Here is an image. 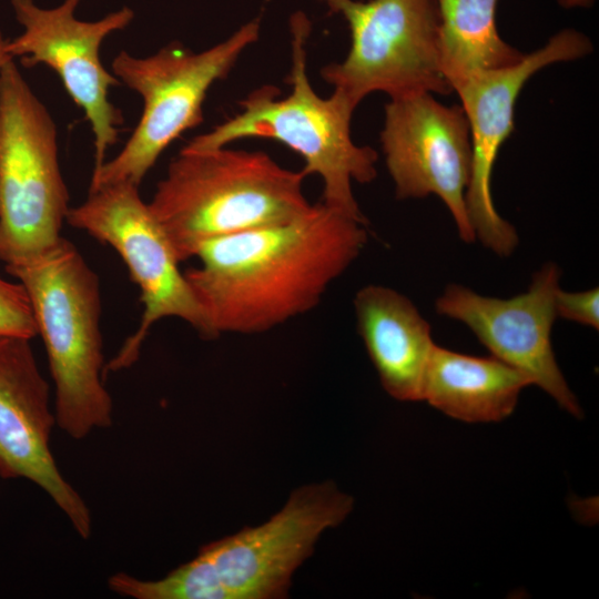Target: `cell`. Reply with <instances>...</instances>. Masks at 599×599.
<instances>
[{
	"label": "cell",
	"mask_w": 599,
	"mask_h": 599,
	"mask_svg": "<svg viewBox=\"0 0 599 599\" xmlns=\"http://www.w3.org/2000/svg\"><path fill=\"white\" fill-rule=\"evenodd\" d=\"M564 8L590 7L595 0H557Z\"/></svg>",
	"instance_id": "obj_20"
},
{
	"label": "cell",
	"mask_w": 599,
	"mask_h": 599,
	"mask_svg": "<svg viewBox=\"0 0 599 599\" xmlns=\"http://www.w3.org/2000/svg\"><path fill=\"white\" fill-rule=\"evenodd\" d=\"M306 176L263 151L184 146L148 204L183 262L206 241L303 214L312 205Z\"/></svg>",
	"instance_id": "obj_3"
},
{
	"label": "cell",
	"mask_w": 599,
	"mask_h": 599,
	"mask_svg": "<svg viewBox=\"0 0 599 599\" xmlns=\"http://www.w3.org/2000/svg\"><path fill=\"white\" fill-rule=\"evenodd\" d=\"M598 287L581 292H566L559 287L556 292L555 309L557 317L598 329Z\"/></svg>",
	"instance_id": "obj_19"
},
{
	"label": "cell",
	"mask_w": 599,
	"mask_h": 599,
	"mask_svg": "<svg viewBox=\"0 0 599 599\" xmlns=\"http://www.w3.org/2000/svg\"><path fill=\"white\" fill-rule=\"evenodd\" d=\"M321 1L351 34L345 59L324 65L321 77L356 106L374 92L390 100L453 92L441 69L435 0Z\"/></svg>",
	"instance_id": "obj_7"
},
{
	"label": "cell",
	"mask_w": 599,
	"mask_h": 599,
	"mask_svg": "<svg viewBox=\"0 0 599 599\" xmlns=\"http://www.w3.org/2000/svg\"><path fill=\"white\" fill-rule=\"evenodd\" d=\"M65 222L113 247L141 292L143 313L136 331L126 338L104 373L131 366L152 326L163 318H179L203 338L212 339L181 263L139 185L120 182L89 190L81 204L70 207Z\"/></svg>",
	"instance_id": "obj_8"
},
{
	"label": "cell",
	"mask_w": 599,
	"mask_h": 599,
	"mask_svg": "<svg viewBox=\"0 0 599 599\" xmlns=\"http://www.w3.org/2000/svg\"><path fill=\"white\" fill-rule=\"evenodd\" d=\"M592 50L588 37L565 29L516 64L475 72L454 90L461 101L470 132L471 171L465 195L467 215L476 240L498 256L511 255L519 242L516 229L499 215L491 196L493 167L500 146L514 131L516 100L525 83L539 70L583 58Z\"/></svg>",
	"instance_id": "obj_11"
},
{
	"label": "cell",
	"mask_w": 599,
	"mask_h": 599,
	"mask_svg": "<svg viewBox=\"0 0 599 599\" xmlns=\"http://www.w3.org/2000/svg\"><path fill=\"white\" fill-rule=\"evenodd\" d=\"M353 498L334 483L296 489L271 519L204 545L224 599H275L288 593L294 571L319 536L351 512Z\"/></svg>",
	"instance_id": "obj_10"
},
{
	"label": "cell",
	"mask_w": 599,
	"mask_h": 599,
	"mask_svg": "<svg viewBox=\"0 0 599 599\" xmlns=\"http://www.w3.org/2000/svg\"><path fill=\"white\" fill-rule=\"evenodd\" d=\"M69 201L55 122L10 59L0 68V261L53 246Z\"/></svg>",
	"instance_id": "obj_6"
},
{
	"label": "cell",
	"mask_w": 599,
	"mask_h": 599,
	"mask_svg": "<svg viewBox=\"0 0 599 599\" xmlns=\"http://www.w3.org/2000/svg\"><path fill=\"white\" fill-rule=\"evenodd\" d=\"M380 144L396 197L437 195L450 212L459 237L475 242L465 202L471 143L463 108L444 105L430 93L389 100Z\"/></svg>",
	"instance_id": "obj_12"
},
{
	"label": "cell",
	"mask_w": 599,
	"mask_h": 599,
	"mask_svg": "<svg viewBox=\"0 0 599 599\" xmlns=\"http://www.w3.org/2000/svg\"><path fill=\"white\" fill-rule=\"evenodd\" d=\"M440 26V61L455 88L475 72L516 64L524 58L498 33V0H435Z\"/></svg>",
	"instance_id": "obj_17"
},
{
	"label": "cell",
	"mask_w": 599,
	"mask_h": 599,
	"mask_svg": "<svg viewBox=\"0 0 599 599\" xmlns=\"http://www.w3.org/2000/svg\"><path fill=\"white\" fill-rule=\"evenodd\" d=\"M530 378L498 358L457 353L435 344L422 385V400L466 423L507 418Z\"/></svg>",
	"instance_id": "obj_16"
},
{
	"label": "cell",
	"mask_w": 599,
	"mask_h": 599,
	"mask_svg": "<svg viewBox=\"0 0 599 599\" xmlns=\"http://www.w3.org/2000/svg\"><path fill=\"white\" fill-rule=\"evenodd\" d=\"M561 271L556 263L534 273L526 292L510 298L480 295L449 284L435 302L439 315L465 324L491 356L527 375L534 385L580 418L582 410L555 357L551 329Z\"/></svg>",
	"instance_id": "obj_13"
},
{
	"label": "cell",
	"mask_w": 599,
	"mask_h": 599,
	"mask_svg": "<svg viewBox=\"0 0 599 599\" xmlns=\"http://www.w3.org/2000/svg\"><path fill=\"white\" fill-rule=\"evenodd\" d=\"M54 426L50 387L38 367L31 339L0 337V478L37 485L75 532L88 539L91 511L57 465L50 447Z\"/></svg>",
	"instance_id": "obj_14"
},
{
	"label": "cell",
	"mask_w": 599,
	"mask_h": 599,
	"mask_svg": "<svg viewBox=\"0 0 599 599\" xmlns=\"http://www.w3.org/2000/svg\"><path fill=\"white\" fill-rule=\"evenodd\" d=\"M260 32L257 17L200 52L179 42L146 57L120 51L112 61V73L142 98L143 110L122 150L93 170L89 190L120 182L140 186L161 154L204 121L203 104L210 89L229 77Z\"/></svg>",
	"instance_id": "obj_5"
},
{
	"label": "cell",
	"mask_w": 599,
	"mask_h": 599,
	"mask_svg": "<svg viewBox=\"0 0 599 599\" xmlns=\"http://www.w3.org/2000/svg\"><path fill=\"white\" fill-rule=\"evenodd\" d=\"M311 22L303 12L291 18V65L286 82L291 90L281 95L273 84H264L238 101L240 111L192 139L185 146L211 149L243 139H266L290 148L304 161L303 172L318 175L326 206L368 225L353 192V183L367 184L377 176L378 153L357 145L351 122L357 108L333 91L319 97L307 73V43Z\"/></svg>",
	"instance_id": "obj_2"
},
{
	"label": "cell",
	"mask_w": 599,
	"mask_h": 599,
	"mask_svg": "<svg viewBox=\"0 0 599 599\" xmlns=\"http://www.w3.org/2000/svg\"><path fill=\"white\" fill-rule=\"evenodd\" d=\"M29 296L54 386L57 426L73 439L113 424L104 386L98 275L63 236L48 250L4 265Z\"/></svg>",
	"instance_id": "obj_4"
},
{
	"label": "cell",
	"mask_w": 599,
	"mask_h": 599,
	"mask_svg": "<svg viewBox=\"0 0 599 599\" xmlns=\"http://www.w3.org/2000/svg\"><path fill=\"white\" fill-rule=\"evenodd\" d=\"M80 2L63 0L58 7L45 9L34 0H11L23 31L7 40L6 50L27 68L44 64L60 77L90 124L95 170L118 142L123 123L121 111L109 99L110 90L121 83L104 68L100 49L111 33L131 23L134 12L123 7L100 20L83 21L74 14Z\"/></svg>",
	"instance_id": "obj_9"
},
{
	"label": "cell",
	"mask_w": 599,
	"mask_h": 599,
	"mask_svg": "<svg viewBox=\"0 0 599 599\" xmlns=\"http://www.w3.org/2000/svg\"><path fill=\"white\" fill-rule=\"evenodd\" d=\"M38 335L34 315L26 288L0 276V337L32 339Z\"/></svg>",
	"instance_id": "obj_18"
},
{
	"label": "cell",
	"mask_w": 599,
	"mask_h": 599,
	"mask_svg": "<svg viewBox=\"0 0 599 599\" xmlns=\"http://www.w3.org/2000/svg\"><path fill=\"white\" fill-rule=\"evenodd\" d=\"M367 241V225L318 202L287 222L204 242L184 276L212 338L260 334L316 307Z\"/></svg>",
	"instance_id": "obj_1"
},
{
	"label": "cell",
	"mask_w": 599,
	"mask_h": 599,
	"mask_svg": "<svg viewBox=\"0 0 599 599\" xmlns=\"http://www.w3.org/2000/svg\"><path fill=\"white\" fill-rule=\"evenodd\" d=\"M353 304L358 334L383 388L397 400H422L435 346L429 323L409 298L384 285H365Z\"/></svg>",
	"instance_id": "obj_15"
},
{
	"label": "cell",
	"mask_w": 599,
	"mask_h": 599,
	"mask_svg": "<svg viewBox=\"0 0 599 599\" xmlns=\"http://www.w3.org/2000/svg\"><path fill=\"white\" fill-rule=\"evenodd\" d=\"M6 45H7V39L3 37L1 30H0V68L6 63L8 62L10 59H12L7 50H6Z\"/></svg>",
	"instance_id": "obj_21"
}]
</instances>
